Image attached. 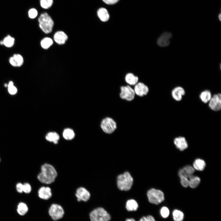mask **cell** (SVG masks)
Listing matches in <instances>:
<instances>
[{
	"label": "cell",
	"instance_id": "cell-1",
	"mask_svg": "<svg viewBox=\"0 0 221 221\" xmlns=\"http://www.w3.org/2000/svg\"><path fill=\"white\" fill-rule=\"evenodd\" d=\"M57 175L55 168L52 165L45 163L41 167V172L37 175L38 180L42 183L49 184L53 182Z\"/></svg>",
	"mask_w": 221,
	"mask_h": 221
},
{
	"label": "cell",
	"instance_id": "cell-2",
	"mask_svg": "<svg viewBox=\"0 0 221 221\" xmlns=\"http://www.w3.org/2000/svg\"><path fill=\"white\" fill-rule=\"evenodd\" d=\"M90 221H110V214L104 207H98L92 209L89 214Z\"/></svg>",
	"mask_w": 221,
	"mask_h": 221
},
{
	"label": "cell",
	"instance_id": "cell-3",
	"mask_svg": "<svg viewBox=\"0 0 221 221\" xmlns=\"http://www.w3.org/2000/svg\"><path fill=\"white\" fill-rule=\"evenodd\" d=\"M39 26L45 33H51L53 27L54 23L51 17L46 13L41 14L38 18Z\"/></svg>",
	"mask_w": 221,
	"mask_h": 221
},
{
	"label": "cell",
	"instance_id": "cell-4",
	"mask_svg": "<svg viewBox=\"0 0 221 221\" xmlns=\"http://www.w3.org/2000/svg\"><path fill=\"white\" fill-rule=\"evenodd\" d=\"M133 181V178L130 173L126 172L118 176L117 180L118 187L121 190L128 191L131 189Z\"/></svg>",
	"mask_w": 221,
	"mask_h": 221
},
{
	"label": "cell",
	"instance_id": "cell-5",
	"mask_svg": "<svg viewBox=\"0 0 221 221\" xmlns=\"http://www.w3.org/2000/svg\"><path fill=\"white\" fill-rule=\"evenodd\" d=\"M48 213L53 221H58L63 218L65 211L61 205L56 203H53L50 206L48 209Z\"/></svg>",
	"mask_w": 221,
	"mask_h": 221
},
{
	"label": "cell",
	"instance_id": "cell-6",
	"mask_svg": "<svg viewBox=\"0 0 221 221\" xmlns=\"http://www.w3.org/2000/svg\"><path fill=\"white\" fill-rule=\"evenodd\" d=\"M100 126L103 132L108 134H112L117 129V124L115 121L109 117H106L102 119Z\"/></svg>",
	"mask_w": 221,
	"mask_h": 221
},
{
	"label": "cell",
	"instance_id": "cell-7",
	"mask_svg": "<svg viewBox=\"0 0 221 221\" xmlns=\"http://www.w3.org/2000/svg\"><path fill=\"white\" fill-rule=\"evenodd\" d=\"M147 196L149 201L151 204L158 205L165 200L164 194L159 190L152 188L147 192Z\"/></svg>",
	"mask_w": 221,
	"mask_h": 221
},
{
	"label": "cell",
	"instance_id": "cell-8",
	"mask_svg": "<svg viewBox=\"0 0 221 221\" xmlns=\"http://www.w3.org/2000/svg\"><path fill=\"white\" fill-rule=\"evenodd\" d=\"M135 95L134 89L130 85H127L120 87L119 96L122 99L127 101H131L134 99Z\"/></svg>",
	"mask_w": 221,
	"mask_h": 221
},
{
	"label": "cell",
	"instance_id": "cell-9",
	"mask_svg": "<svg viewBox=\"0 0 221 221\" xmlns=\"http://www.w3.org/2000/svg\"><path fill=\"white\" fill-rule=\"evenodd\" d=\"M209 108L214 111L220 110L221 108V95L220 93L215 94L208 103Z\"/></svg>",
	"mask_w": 221,
	"mask_h": 221
},
{
	"label": "cell",
	"instance_id": "cell-10",
	"mask_svg": "<svg viewBox=\"0 0 221 221\" xmlns=\"http://www.w3.org/2000/svg\"><path fill=\"white\" fill-rule=\"evenodd\" d=\"M75 195L78 202H86L90 199L91 197L90 192L83 187L78 188L76 190Z\"/></svg>",
	"mask_w": 221,
	"mask_h": 221
},
{
	"label": "cell",
	"instance_id": "cell-11",
	"mask_svg": "<svg viewBox=\"0 0 221 221\" xmlns=\"http://www.w3.org/2000/svg\"><path fill=\"white\" fill-rule=\"evenodd\" d=\"M134 89L135 95L140 97L146 95L149 91L148 87L141 82H138L134 85Z\"/></svg>",
	"mask_w": 221,
	"mask_h": 221
},
{
	"label": "cell",
	"instance_id": "cell-12",
	"mask_svg": "<svg viewBox=\"0 0 221 221\" xmlns=\"http://www.w3.org/2000/svg\"><path fill=\"white\" fill-rule=\"evenodd\" d=\"M172 35L170 32H165L163 33L157 39V44L160 46L164 47L168 46L170 44V39Z\"/></svg>",
	"mask_w": 221,
	"mask_h": 221
},
{
	"label": "cell",
	"instance_id": "cell-13",
	"mask_svg": "<svg viewBox=\"0 0 221 221\" xmlns=\"http://www.w3.org/2000/svg\"><path fill=\"white\" fill-rule=\"evenodd\" d=\"M39 197L44 200H48L52 196V194L51 188L48 187L43 186L41 187L38 192Z\"/></svg>",
	"mask_w": 221,
	"mask_h": 221
},
{
	"label": "cell",
	"instance_id": "cell-14",
	"mask_svg": "<svg viewBox=\"0 0 221 221\" xmlns=\"http://www.w3.org/2000/svg\"><path fill=\"white\" fill-rule=\"evenodd\" d=\"M185 94L184 89L180 86H177L174 88L171 92V95L173 98L177 101H180L183 96Z\"/></svg>",
	"mask_w": 221,
	"mask_h": 221
},
{
	"label": "cell",
	"instance_id": "cell-15",
	"mask_svg": "<svg viewBox=\"0 0 221 221\" xmlns=\"http://www.w3.org/2000/svg\"><path fill=\"white\" fill-rule=\"evenodd\" d=\"M174 143L176 147L181 151L186 149L188 147L187 142L183 137L179 136L175 138Z\"/></svg>",
	"mask_w": 221,
	"mask_h": 221
},
{
	"label": "cell",
	"instance_id": "cell-16",
	"mask_svg": "<svg viewBox=\"0 0 221 221\" xmlns=\"http://www.w3.org/2000/svg\"><path fill=\"white\" fill-rule=\"evenodd\" d=\"M195 170L192 166L187 165L179 170L178 175L179 177L183 176L189 179L193 176Z\"/></svg>",
	"mask_w": 221,
	"mask_h": 221
},
{
	"label": "cell",
	"instance_id": "cell-17",
	"mask_svg": "<svg viewBox=\"0 0 221 221\" xmlns=\"http://www.w3.org/2000/svg\"><path fill=\"white\" fill-rule=\"evenodd\" d=\"M55 42L60 45L65 43L68 39V37L66 33L62 31H58L54 34L53 37Z\"/></svg>",
	"mask_w": 221,
	"mask_h": 221
},
{
	"label": "cell",
	"instance_id": "cell-18",
	"mask_svg": "<svg viewBox=\"0 0 221 221\" xmlns=\"http://www.w3.org/2000/svg\"><path fill=\"white\" fill-rule=\"evenodd\" d=\"M23 58L20 54H15L9 59L10 64L14 67H20L23 64Z\"/></svg>",
	"mask_w": 221,
	"mask_h": 221
},
{
	"label": "cell",
	"instance_id": "cell-19",
	"mask_svg": "<svg viewBox=\"0 0 221 221\" xmlns=\"http://www.w3.org/2000/svg\"><path fill=\"white\" fill-rule=\"evenodd\" d=\"M125 207L126 209L128 212L136 211L138 209L139 205L136 200L130 199L127 201Z\"/></svg>",
	"mask_w": 221,
	"mask_h": 221
},
{
	"label": "cell",
	"instance_id": "cell-20",
	"mask_svg": "<svg viewBox=\"0 0 221 221\" xmlns=\"http://www.w3.org/2000/svg\"><path fill=\"white\" fill-rule=\"evenodd\" d=\"M97 15L103 22L107 21L110 18V15L107 9L104 8H99L97 11Z\"/></svg>",
	"mask_w": 221,
	"mask_h": 221
},
{
	"label": "cell",
	"instance_id": "cell-21",
	"mask_svg": "<svg viewBox=\"0 0 221 221\" xmlns=\"http://www.w3.org/2000/svg\"><path fill=\"white\" fill-rule=\"evenodd\" d=\"M126 82L130 85L134 86L138 82V78L133 73H129L127 74L125 77Z\"/></svg>",
	"mask_w": 221,
	"mask_h": 221
},
{
	"label": "cell",
	"instance_id": "cell-22",
	"mask_svg": "<svg viewBox=\"0 0 221 221\" xmlns=\"http://www.w3.org/2000/svg\"><path fill=\"white\" fill-rule=\"evenodd\" d=\"M212 95L211 92L206 90L202 91L199 95V98L202 102L207 103L210 100Z\"/></svg>",
	"mask_w": 221,
	"mask_h": 221
},
{
	"label": "cell",
	"instance_id": "cell-23",
	"mask_svg": "<svg viewBox=\"0 0 221 221\" xmlns=\"http://www.w3.org/2000/svg\"><path fill=\"white\" fill-rule=\"evenodd\" d=\"M193 165L195 169L202 171L204 169L206 166V163L204 160L198 158L194 161Z\"/></svg>",
	"mask_w": 221,
	"mask_h": 221
},
{
	"label": "cell",
	"instance_id": "cell-24",
	"mask_svg": "<svg viewBox=\"0 0 221 221\" xmlns=\"http://www.w3.org/2000/svg\"><path fill=\"white\" fill-rule=\"evenodd\" d=\"M47 140L53 142L55 144L58 143L60 137L59 135L56 132H50L48 133L45 136Z\"/></svg>",
	"mask_w": 221,
	"mask_h": 221
},
{
	"label": "cell",
	"instance_id": "cell-25",
	"mask_svg": "<svg viewBox=\"0 0 221 221\" xmlns=\"http://www.w3.org/2000/svg\"><path fill=\"white\" fill-rule=\"evenodd\" d=\"M28 211L27 205L25 203L20 202L18 205L17 211L18 213L21 215L23 216L27 213Z\"/></svg>",
	"mask_w": 221,
	"mask_h": 221
},
{
	"label": "cell",
	"instance_id": "cell-26",
	"mask_svg": "<svg viewBox=\"0 0 221 221\" xmlns=\"http://www.w3.org/2000/svg\"><path fill=\"white\" fill-rule=\"evenodd\" d=\"M172 215L174 221H182L184 219L183 213L179 210H174L173 212Z\"/></svg>",
	"mask_w": 221,
	"mask_h": 221
},
{
	"label": "cell",
	"instance_id": "cell-27",
	"mask_svg": "<svg viewBox=\"0 0 221 221\" xmlns=\"http://www.w3.org/2000/svg\"><path fill=\"white\" fill-rule=\"evenodd\" d=\"M200 182V178L196 176H193L189 179V186L192 188H196Z\"/></svg>",
	"mask_w": 221,
	"mask_h": 221
},
{
	"label": "cell",
	"instance_id": "cell-28",
	"mask_svg": "<svg viewBox=\"0 0 221 221\" xmlns=\"http://www.w3.org/2000/svg\"><path fill=\"white\" fill-rule=\"evenodd\" d=\"M63 135L65 139L69 140H72L74 138L75 134L73 130L70 128H67L64 130Z\"/></svg>",
	"mask_w": 221,
	"mask_h": 221
},
{
	"label": "cell",
	"instance_id": "cell-29",
	"mask_svg": "<svg viewBox=\"0 0 221 221\" xmlns=\"http://www.w3.org/2000/svg\"><path fill=\"white\" fill-rule=\"evenodd\" d=\"M53 43V41L52 39L48 37L44 38L41 42V46L44 49L48 48Z\"/></svg>",
	"mask_w": 221,
	"mask_h": 221
},
{
	"label": "cell",
	"instance_id": "cell-30",
	"mask_svg": "<svg viewBox=\"0 0 221 221\" xmlns=\"http://www.w3.org/2000/svg\"><path fill=\"white\" fill-rule=\"evenodd\" d=\"M3 45L7 47H11L14 45V38L10 35L6 37L2 41Z\"/></svg>",
	"mask_w": 221,
	"mask_h": 221
},
{
	"label": "cell",
	"instance_id": "cell-31",
	"mask_svg": "<svg viewBox=\"0 0 221 221\" xmlns=\"http://www.w3.org/2000/svg\"><path fill=\"white\" fill-rule=\"evenodd\" d=\"M53 3V0H40L41 6L45 9H48L50 7Z\"/></svg>",
	"mask_w": 221,
	"mask_h": 221
},
{
	"label": "cell",
	"instance_id": "cell-32",
	"mask_svg": "<svg viewBox=\"0 0 221 221\" xmlns=\"http://www.w3.org/2000/svg\"><path fill=\"white\" fill-rule=\"evenodd\" d=\"M8 91L11 95H14L17 91V89L16 87L14 85V83L12 81H10L7 85Z\"/></svg>",
	"mask_w": 221,
	"mask_h": 221
},
{
	"label": "cell",
	"instance_id": "cell-33",
	"mask_svg": "<svg viewBox=\"0 0 221 221\" xmlns=\"http://www.w3.org/2000/svg\"><path fill=\"white\" fill-rule=\"evenodd\" d=\"M160 213L163 218H167L169 215V211L167 207L164 206L161 209Z\"/></svg>",
	"mask_w": 221,
	"mask_h": 221
},
{
	"label": "cell",
	"instance_id": "cell-34",
	"mask_svg": "<svg viewBox=\"0 0 221 221\" xmlns=\"http://www.w3.org/2000/svg\"><path fill=\"white\" fill-rule=\"evenodd\" d=\"M138 221H156L154 217L152 215H148L141 217Z\"/></svg>",
	"mask_w": 221,
	"mask_h": 221
},
{
	"label": "cell",
	"instance_id": "cell-35",
	"mask_svg": "<svg viewBox=\"0 0 221 221\" xmlns=\"http://www.w3.org/2000/svg\"><path fill=\"white\" fill-rule=\"evenodd\" d=\"M38 12L37 10L34 8L30 9L28 11V15L29 18L33 19L37 16Z\"/></svg>",
	"mask_w": 221,
	"mask_h": 221
},
{
	"label": "cell",
	"instance_id": "cell-36",
	"mask_svg": "<svg viewBox=\"0 0 221 221\" xmlns=\"http://www.w3.org/2000/svg\"><path fill=\"white\" fill-rule=\"evenodd\" d=\"M180 177L182 186L185 188L188 187L189 186V179L183 176H180Z\"/></svg>",
	"mask_w": 221,
	"mask_h": 221
},
{
	"label": "cell",
	"instance_id": "cell-37",
	"mask_svg": "<svg viewBox=\"0 0 221 221\" xmlns=\"http://www.w3.org/2000/svg\"><path fill=\"white\" fill-rule=\"evenodd\" d=\"M32 188L30 185L28 183L23 184V192L28 194L30 192Z\"/></svg>",
	"mask_w": 221,
	"mask_h": 221
},
{
	"label": "cell",
	"instance_id": "cell-38",
	"mask_svg": "<svg viewBox=\"0 0 221 221\" xmlns=\"http://www.w3.org/2000/svg\"><path fill=\"white\" fill-rule=\"evenodd\" d=\"M16 189L17 191L19 193L23 192V184L21 183H17L16 185Z\"/></svg>",
	"mask_w": 221,
	"mask_h": 221
},
{
	"label": "cell",
	"instance_id": "cell-39",
	"mask_svg": "<svg viewBox=\"0 0 221 221\" xmlns=\"http://www.w3.org/2000/svg\"><path fill=\"white\" fill-rule=\"evenodd\" d=\"M107 5H113L118 2L119 0H102Z\"/></svg>",
	"mask_w": 221,
	"mask_h": 221
},
{
	"label": "cell",
	"instance_id": "cell-40",
	"mask_svg": "<svg viewBox=\"0 0 221 221\" xmlns=\"http://www.w3.org/2000/svg\"><path fill=\"white\" fill-rule=\"evenodd\" d=\"M125 221H136L135 219L133 218V217H130V218H127L125 220Z\"/></svg>",
	"mask_w": 221,
	"mask_h": 221
},
{
	"label": "cell",
	"instance_id": "cell-41",
	"mask_svg": "<svg viewBox=\"0 0 221 221\" xmlns=\"http://www.w3.org/2000/svg\"><path fill=\"white\" fill-rule=\"evenodd\" d=\"M218 18L219 20L221 21V14H219L218 15Z\"/></svg>",
	"mask_w": 221,
	"mask_h": 221
},
{
	"label": "cell",
	"instance_id": "cell-42",
	"mask_svg": "<svg viewBox=\"0 0 221 221\" xmlns=\"http://www.w3.org/2000/svg\"><path fill=\"white\" fill-rule=\"evenodd\" d=\"M0 44L1 45H3V42L2 41H0Z\"/></svg>",
	"mask_w": 221,
	"mask_h": 221
},
{
	"label": "cell",
	"instance_id": "cell-43",
	"mask_svg": "<svg viewBox=\"0 0 221 221\" xmlns=\"http://www.w3.org/2000/svg\"></svg>",
	"mask_w": 221,
	"mask_h": 221
}]
</instances>
